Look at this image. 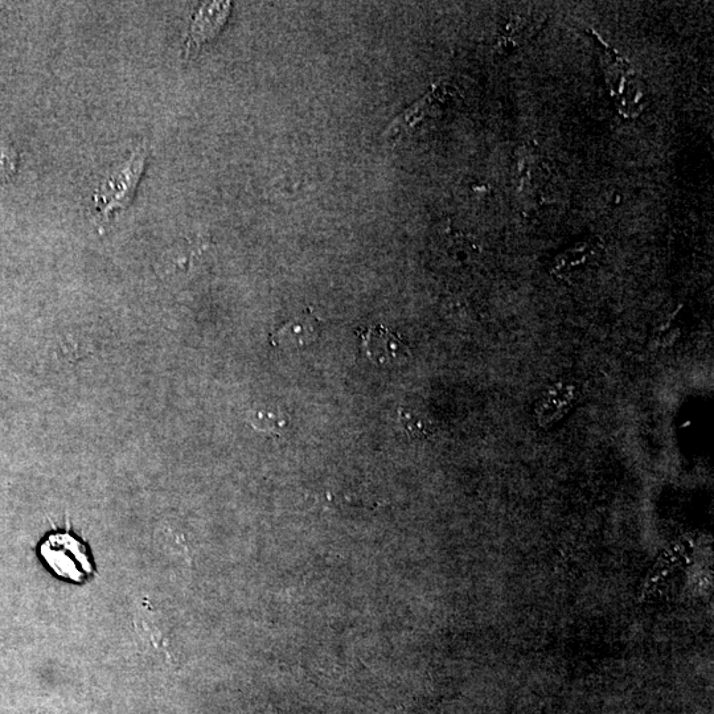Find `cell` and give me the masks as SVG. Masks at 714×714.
I'll use <instances>...</instances> for the list:
<instances>
[{"instance_id": "obj_6", "label": "cell", "mask_w": 714, "mask_h": 714, "mask_svg": "<svg viewBox=\"0 0 714 714\" xmlns=\"http://www.w3.org/2000/svg\"><path fill=\"white\" fill-rule=\"evenodd\" d=\"M443 90L445 89H439L437 86H434L432 92H429L425 97H422L420 101H417L416 104L406 109L401 116H398L395 121L388 126V129L385 130V137H400V135L412 129L413 126H416L422 118L428 116V114L432 113L434 108H437L439 100H441L443 93H445Z\"/></svg>"}, {"instance_id": "obj_7", "label": "cell", "mask_w": 714, "mask_h": 714, "mask_svg": "<svg viewBox=\"0 0 714 714\" xmlns=\"http://www.w3.org/2000/svg\"><path fill=\"white\" fill-rule=\"evenodd\" d=\"M250 424L258 432L282 436L290 424V416L281 406H264L254 410L250 417Z\"/></svg>"}, {"instance_id": "obj_4", "label": "cell", "mask_w": 714, "mask_h": 714, "mask_svg": "<svg viewBox=\"0 0 714 714\" xmlns=\"http://www.w3.org/2000/svg\"><path fill=\"white\" fill-rule=\"evenodd\" d=\"M320 330H322V322L313 311L309 310L283 323L270 335V343L279 350H303L317 342Z\"/></svg>"}, {"instance_id": "obj_8", "label": "cell", "mask_w": 714, "mask_h": 714, "mask_svg": "<svg viewBox=\"0 0 714 714\" xmlns=\"http://www.w3.org/2000/svg\"><path fill=\"white\" fill-rule=\"evenodd\" d=\"M400 420L409 436L424 438L432 433V426H430L428 418L417 410L404 406L400 409Z\"/></svg>"}, {"instance_id": "obj_5", "label": "cell", "mask_w": 714, "mask_h": 714, "mask_svg": "<svg viewBox=\"0 0 714 714\" xmlns=\"http://www.w3.org/2000/svg\"><path fill=\"white\" fill-rule=\"evenodd\" d=\"M229 10H231V4L221 2L205 4L204 7H201L194 24H192L190 40L187 44L188 51L200 47L205 41L211 40L213 36L219 34L221 26L227 20Z\"/></svg>"}, {"instance_id": "obj_3", "label": "cell", "mask_w": 714, "mask_h": 714, "mask_svg": "<svg viewBox=\"0 0 714 714\" xmlns=\"http://www.w3.org/2000/svg\"><path fill=\"white\" fill-rule=\"evenodd\" d=\"M145 159V150L137 151L130 162L121 171L114 174L113 178L104 184V187L100 188L96 201L98 205H102L105 219L109 213H113L116 209L126 208L131 203L135 188H137L139 178L145 168Z\"/></svg>"}, {"instance_id": "obj_1", "label": "cell", "mask_w": 714, "mask_h": 714, "mask_svg": "<svg viewBox=\"0 0 714 714\" xmlns=\"http://www.w3.org/2000/svg\"><path fill=\"white\" fill-rule=\"evenodd\" d=\"M40 555L57 576L82 582L92 576L93 564L88 549L69 532L49 533L40 545Z\"/></svg>"}, {"instance_id": "obj_2", "label": "cell", "mask_w": 714, "mask_h": 714, "mask_svg": "<svg viewBox=\"0 0 714 714\" xmlns=\"http://www.w3.org/2000/svg\"><path fill=\"white\" fill-rule=\"evenodd\" d=\"M361 339V348L373 364L380 367H397L406 363L410 357V348L401 336L389 330L383 324L357 330Z\"/></svg>"}]
</instances>
